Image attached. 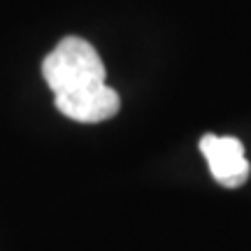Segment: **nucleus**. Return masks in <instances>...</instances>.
<instances>
[{
    "label": "nucleus",
    "mask_w": 251,
    "mask_h": 251,
    "mask_svg": "<svg viewBox=\"0 0 251 251\" xmlns=\"http://www.w3.org/2000/svg\"><path fill=\"white\" fill-rule=\"evenodd\" d=\"M200 151L205 156L209 172L221 186L237 188L249 179L251 165L247 161L244 147L237 137L230 135H212L200 137Z\"/></svg>",
    "instance_id": "obj_2"
},
{
    "label": "nucleus",
    "mask_w": 251,
    "mask_h": 251,
    "mask_svg": "<svg viewBox=\"0 0 251 251\" xmlns=\"http://www.w3.org/2000/svg\"><path fill=\"white\" fill-rule=\"evenodd\" d=\"M42 75L54 96L105 84V65L100 54L91 42L77 35L63 37L51 49L42 63Z\"/></svg>",
    "instance_id": "obj_1"
},
{
    "label": "nucleus",
    "mask_w": 251,
    "mask_h": 251,
    "mask_svg": "<svg viewBox=\"0 0 251 251\" xmlns=\"http://www.w3.org/2000/svg\"><path fill=\"white\" fill-rule=\"evenodd\" d=\"M119 107H121L119 93L107 84L56 96V109L72 121H79V124L107 121L117 114Z\"/></svg>",
    "instance_id": "obj_3"
}]
</instances>
